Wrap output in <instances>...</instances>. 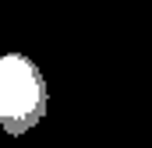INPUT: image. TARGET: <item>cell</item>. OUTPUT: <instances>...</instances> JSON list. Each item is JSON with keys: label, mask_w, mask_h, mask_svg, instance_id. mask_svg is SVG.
Returning a JSON list of instances; mask_svg holds the SVG:
<instances>
[{"label": "cell", "mask_w": 152, "mask_h": 148, "mask_svg": "<svg viewBox=\"0 0 152 148\" xmlns=\"http://www.w3.org/2000/svg\"><path fill=\"white\" fill-rule=\"evenodd\" d=\"M50 110V88L28 53H0V131L18 138L42 123Z\"/></svg>", "instance_id": "1"}]
</instances>
